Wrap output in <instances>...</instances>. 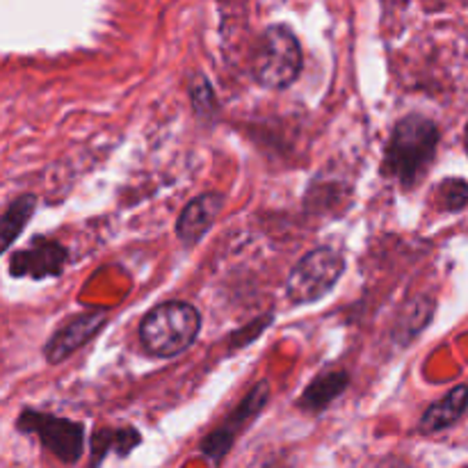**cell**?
Returning a JSON list of instances; mask_svg holds the SVG:
<instances>
[{
	"label": "cell",
	"mask_w": 468,
	"mask_h": 468,
	"mask_svg": "<svg viewBox=\"0 0 468 468\" xmlns=\"http://www.w3.org/2000/svg\"><path fill=\"white\" fill-rule=\"evenodd\" d=\"M439 146V128L423 114H407L396 123L384 151L382 172L402 187H414L430 172Z\"/></svg>",
	"instance_id": "6da1fadb"
},
{
	"label": "cell",
	"mask_w": 468,
	"mask_h": 468,
	"mask_svg": "<svg viewBox=\"0 0 468 468\" xmlns=\"http://www.w3.org/2000/svg\"><path fill=\"white\" fill-rule=\"evenodd\" d=\"M201 315L187 302H165L149 311L140 324V341L151 356L169 359L186 352L197 341Z\"/></svg>",
	"instance_id": "7a4b0ae2"
},
{
	"label": "cell",
	"mask_w": 468,
	"mask_h": 468,
	"mask_svg": "<svg viewBox=\"0 0 468 468\" xmlns=\"http://www.w3.org/2000/svg\"><path fill=\"white\" fill-rule=\"evenodd\" d=\"M302 46L295 32L283 23H274L263 30L256 41L251 73L256 82L268 90H283L302 71Z\"/></svg>",
	"instance_id": "3957f363"
},
{
	"label": "cell",
	"mask_w": 468,
	"mask_h": 468,
	"mask_svg": "<svg viewBox=\"0 0 468 468\" xmlns=\"http://www.w3.org/2000/svg\"><path fill=\"white\" fill-rule=\"evenodd\" d=\"M346 272V259L332 247L309 251L288 274L286 292L295 304H311L334 291Z\"/></svg>",
	"instance_id": "277c9868"
},
{
	"label": "cell",
	"mask_w": 468,
	"mask_h": 468,
	"mask_svg": "<svg viewBox=\"0 0 468 468\" xmlns=\"http://www.w3.org/2000/svg\"><path fill=\"white\" fill-rule=\"evenodd\" d=\"M16 428L21 432L37 434L46 451L53 452L64 464L80 460L85 448V428L76 420L59 419L37 410H23L16 419Z\"/></svg>",
	"instance_id": "5b68a950"
},
{
	"label": "cell",
	"mask_w": 468,
	"mask_h": 468,
	"mask_svg": "<svg viewBox=\"0 0 468 468\" xmlns=\"http://www.w3.org/2000/svg\"><path fill=\"white\" fill-rule=\"evenodd\" d=\"M270 400V384L259 382L250 393H247L245 400L231 411L227 420L219 425L215 432H210L208 437L201 443V452L206 457H210L213 462H222V457L231 451L233 441L238 439V434L250 425V420H254L256 416L263 411V407L268 405Z\"/></svg>",
	"instance_id": "8992f818"
},
{
	"label": "cell",
	"mask_w": 468,
	"mask_h": 468,
	"mask_svg": "<svg viewBox=\"0 0 468 468\" xmlns=\"http://www.w3.org/2000/svg\"><path fill=\"white\" fill-rule=\"evenodd\" d=\"M69 263V251L62 242L39 238L26 250H18L9 259V274L16 279L59 277Z\"/></svg>",
	"instance_id": "52a82bcc"
},
{
	"label": "cell",
	"mask_w": 468,
	"mask_h": 468,
	"mask_svg": "<svg viewBox=\"0 0 468 468\" xmlns=\"http://www.w3.org/2000/svg\"><path fill=\"white\" fill-rule=\"evenodd\" d=\"M108 320L105 311H90V314L76 315L73 320H69L64 327H59L53 336L48 338L44 347V356L50 366L62 364L64 359L73 355L76 350H80L87 341H91V336L101 332V327Z\"/></svg>",
	"instance_id": "ba28073f"
},
{
	"label": "cell",
	"mask_w": 468,
	"mask_h": 468,
	"mask_svg": "<svg viewBox=\"0 0 468 468\" xmlns=\"http://www.w3.org/2000/svg\"><path fill=\"white\" fill-rule=\"evenodd\" d=\"M224 208V197L218 192H204V195L195 197L186 208L181 210L176 219V236L178 240L186 247H195L210 227L215 219L219 218Z\"/></svg>",
	"instance_id": "9c48e42d"
},
{
	"label": "cell",
	"mask_w": 468,
	"mask_h": 468,
	"mask_svg": "<svg viewBox=\"0 0 468 468\" xmlns=\"http://www.w3.org/2000/svg\"><path fill=\"white\" fill-rule=\"evenodd\" d=\"M468 411V387L460 384L452 391H448L441 400L430 405L425 410L423 419H420V432L423 434H437L443 430L452 428L457 420H462Z\"/></svg>",
	"instance_id": "30bf717a"
},
{
	"label": "cell",
	"mask_w": 468,
	"mask_h": 468,
	"mask_svg": "<svg viewBox=\"0 0 468 468\" xmlns=\"http://www.w3.org/2000/svg\"><path fill=\"white\" fill-rule=\"evenodd\" d=\"M142 443L140 432L133 428H105L91 437V464L90 468H99L101 462L110 455L117 452L119 457L131 455L133 448Z\"/></svg>",
	"instance_id": "8fae6325"
},
{
	"label": "cell",
	"mask_w": 468,
	"mask_h": 468,
	"mask_svg": "<svg viewBox=\"0 0 468 468\" xmlns=\"http://www.w3.org/2000/svg\"><path fill=\"white\" fill-rule=\"evenodd\" d=\"M347 384H350V378H347V373H343V370L320 375V378H315L314 382L304 388V393H302L297 405L304 411H323L324 407L332 405V402L346 391Z\"/></svg>",
	"instance_id": "7c38bea8"
},
{
	"label": "cell",
	"mask_w": 468,
	"mask_h": 468,
	"mask_svg": "<svg viewBox=\"0 0 468 468\" xmlns=\"http://www.w3.org/2000/svg\"><path fill=\"white\" fill-rule=\"evenodd\" d=\"M37 208V197L35 195H21L9 204V208L3 213L0 219V238H3V250L7 251L14 245L23 229L30 222L32 213Z\"/></svg>",
	"instance_id": "4fadbf2b"
},
{
	"label": "cell",
	"mask_w": 468,
	"mask_h": 468,
	"mask_svg": "<svg viewBox=\"0 0 468 468\" xmlns=\"http://www.w3.org/2000/svg\"><path fill=\"white\" fill-rule=\"evenodd\" d=\"M437 199L439 210H446V213H455L468 206V183L462 178H446L441 186L437 187Z\"/></svg>",
	"instance_id": "5bb4252c"
},
{
	"label": "cell",
	"mask_w": 468,
	"mask_h": 468,
	"mask_svg": "<svg viewBox=\"0 0 468 468\" xmlns=\"http://www.w3.org/2000/svg\"><path fill=\"white\" fill-rule=\"evenodd\" d=\"M190 96H192V103H195L197 112L206 114V112H215V96L213 90H210L208 80L204 76H195L190 85Z\"/></svg>",
	"instance_id": "9a60e30c"
},
{
	"label": "cell",
	"mask_w": 468,
	"mask_h": 468,
	"mask_svg": "<svg viewBox=\"0 0 468 468\" xmlns=\"http://www.w3.org/2000/svg\"><path fill=\"white\" fill-rule=\"evenodd\" d=\"M382 468H411V466L405 464V462H400V460H388Z\"/></svg>",
	"instance_id": "2e32d148"
},
{
	"label": "cell",
	"mask_w": 468,
	"mask_h": 468,
	"mask_svg": "<svg viewBox=\"0 0 468 468\" xmlns=\"http://www.w3.org/2000/svg\"><path fill=\"white\" fill-rule=\"evenodd\" d=\"M464 142H466V151H468V126H466V135H464Z\"/></svg>",
	"instance_id": "e0dca14e"
}]
</instances>
